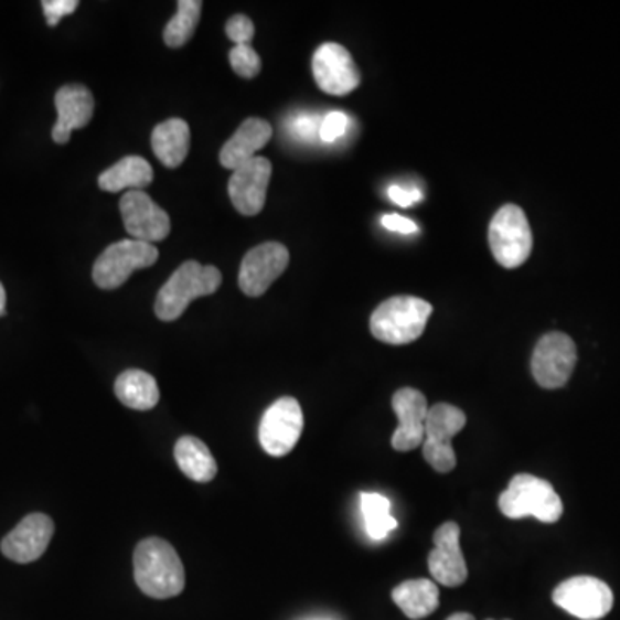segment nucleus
Segmentation results:
<instances>
[{"label": "nucleus", "instance_id": "f257e3e1", "mask_svg": "<svg viewBox=\"0 0 620 620\" xmlns=\"http://www.w3.org/2000/svg\"><path fill=\"white\" fill-rule=\"evenodd\" d=\"M135 581L147 597L168 600L185 589V567L171 543L147 538L133 554Z\"/></svg>", "mask_w": 620, "mask_h": 620}, {"label": "nucleus", "instance_id": "f03ea898", "mask_svg": "<svg viewBox=\"0 0 620 620\" xmlns=\"http://www.w3.org/2000/svg\"><path fill=\"white\" fill-rule=\"evenodd\" d=\"M223 284V275L214 266H202L196 260L181 264L165 281L156 299V316L161 321H177L193 300L216 293Z\"/></svg>", "mask_w": 620, "mask_h": 620}, {"label": "nucleus", "instance_id": "7ed1b4c3", "mask_svg": "<svg viewBox=\"0 0 620 620\" xmlns=\"http://www.w3.org/2000/svg\"><path fill=\"white\" fill-rule=\"evenodd\" d=\"M432 306L417 297H393L374 310L371 333L388 345H407L425 333Z\"/></svg>", "mask_w": 620, "mask_h": 620}, {"label": "nucleus", "instance_id": "20e7f679", "mask_svg": "<svg viewBox=\"0 0 620 620\" xmlns=\"http://www.w3.org/2000/svg\"><path fill=\"white\" fill-rule=\"evenodd\" d=\"M499 506L509 519L533 515L545 524L557 523L564 512L554 487L545 479L531 474L514 475L509 488L500 495Z\"/></svg>", "mask_w": 620, "mask_h": 620}, {"label": "nucleus", "instance_id": "39448f33", "mask_svg": "<svg viewBox=\"0 0 620 620\" xmlns=\"http://www.w3.org/2000/svg\"><path fill=\"white\" fill-rule=\"evenodd\" d=\"M490 248L496 263L506 269L523 266L533 250L530 221L519 205L506 204L490 223Z\"/></svg>", "mask_w": 620, "mask_h": 620}, {"label": "nucleus", "instance_id": "423d86ee", "mask_svg": "<svg viewBox=\"0 0 620 620\" xmlns=\"http://www.w3.org/2000/svg\"><path fill=\"white\" fill-rule=\"evenodd\" d=\"M159 250L152 244L138 239H121L109 245L94 264L95 285L103 290H116L128 281L138 269L158 263Z\"/></svg>", "mask_w": 620, "mask_h": 620}, {"label": "nucleus", "instance_id": "0eeeda50", "mask_svg": "<svg viewBox=\"0 0 620 620\" xmlns=\"http://www.w3.org/2000/svg\"><path fill=\"white\" fill-rule=\"evenodd\" d=\"M468 417L448 404H436L429 408L425 426V443L423 456L435 471L450 472L456 469L457 456L452 447V438L462 431Z\"/></svg>", "mask_w": 620, "mask_h": 620}, {"label": "nucleus", "instance_id": "6e6552de", "mask_svg": "<svg viewBox=\"0 0 620 620\" xmlns=\"http://www.w3.org/2000/svg\"><path fill=\"white\" fill-rule=\"evenodd\" d=\"M302 431V407L293 397H284L264 413L259 426V441L269 456L285 457L299 443Z\"/></svg>", "mask_w": 620, "mask_h": 620}, {"label": "nucleus", "instance_id": "1a4fd4ad", "mask_svg": "<svg viewBox=\"0 0 620 620\" xmlns=\"http://www.w3.org/2000/svg\"><path fill=\"white\" fill-rule=\"evenodd\" d=\"M577 362L576 343L564 333H548L534 349L531 371L542 388H562L569 382Z\"/></svg>", "mask_w": 620, "mask_h": 620}, {"label": "nucleus", "instance_id": "9d476101", "mask_svg": "<svg viewBox=\"0 0 620 620\" xmlns=\"http://www.w3.org/2000/svg\"><path fill=\"white\" fill-rule=\"evenodd\" d=\"M554 601L577 619L598 620L612 610L613 594L597 577L577 576L555 588Z\"/></svg>", "mask_w": 620, "mask_h": 620}, {"label": "nucleus", "instance_id": "9b49d317", "mask_svg": "<svg viewBox=\"0 0 620 620\" xmlns=\"http://www.w3.org/2000/svg\"><path fill=\"white\" fill-rule=\"evenodd\" d=\"M290 263V252L278 242L252 248L239 266L238 285L247 297L266 293Z\"/></svg>", "mask_w": 620, "mask_h": 620}, {"label": "nucleus", "instance_id": "f8f14e48", "mask_svg": "<svg viewBox=\"0 0 620 620\" xmlns=\"http://www.w3.org/2000/svg\"><path fill=\"white\" fill-rule=\"evenodd\" d=\"M312 73L322 92L336 97L352 94L361 85V72L354 57L342 45L322 44L312 57Z\"/></svg>", "mask_w": 620, "mask_h": 620}, {"label": "nucleus", "instance_id": "ddd939ff", "mask_svg": "<svg viewBox=\"0 0 620 620\" xmlns=\"http://www.w3.org/2000/svg\"><path fill=\"white\" fill-rule=\"evenodd\" d=\"M119 211L126 232L138 242H162L171 232L168 213L142 190L126 192L119 202Z\"/></svg>", "mask_w": 620, "mask_h": 620}, {"label": "nucleus", "instance_id": "4468645a", "mask_svg": "<svg viewBox=\"0 0 620 620\" xmlns=\"http://www.w3.org/2000/svg\"><path fill=\"white\" fill-rule=\"evenodd\" d=\"M272 164L269 159H250L233 171L228 193L236 211L244 216H257L266 205L267 186L271 181Z\"/></svg>", "mask_w": 620, "mask_h": 620}, {"label": "nucleus", "instance_id": "2eb2a0df", "mask_svg": "<svg viewBox=\"0 0 620 620\" xmlns=\"http://www.w3.org/2000/svg\"><path fill=\"white\" fill-rule=\"evenodd\" d=\"M393 410L398 417L397 431L393 432L392 447L397 452H410L425 443L426 417L429 408L419 389L402 388L393 395Z\"/></svg>", "mask_w": 620, "mask_h": 620}, {"label": "nucleus", "instance_id": "dca6fc26", "mask_svg": "<svg viewBox=\"0 0 620 620\" xmlns=\"http://www.w3.org/2000/svg\"><path fill=\"white\" fill-rule=\"evenodd\" d=\"M54 536V523L45 514H30L0 543L2 554L18 564H32L45 554Z\"/></svg>", "mask_w": 620, "mask_h": 620}, {"label": "nucleus", "instance_id": "f3484780", "mask_svg": "<svg viewBox=\"0 0 620 620\" xmlns=\"http://www.w3.org/2000/svg\"><path fill=\"white\" fill-rule=\"evenodd\" d=\"M429 570L436 582L456 588L468 579V566L460 549V527L457 523H445L435 533V548L428 558Z\"/></svg>", "mask_w": 620, "mask_h": 620}, {"label": "nucleus", "instance_id": "a211bd4d", "mask_svg": "<svg viewBox=\"0 0 620 620\" xmlns=\"http://www.w3.org/2000/svg\"><path fill=\"white\" fill-rule=\"evenodd\" d=\"M57 121L52 128V140L60 146L70 142L72 133L90 122L95 100L92 92L83 85H66L55 94Z\"/></svg>", "mask_w": 620, "mask_h": 620}, {"label": "nucleus", "instance_id": "6ab92c4d", "mask_svg": "<svg viewBox=\"0 0 620 620\" xmlns=\"http://www.w3.org/2000/svg\"><path fill=\"white\" fill-rule=\"evenodd\" d=\"M272 126L260 118H248L242 122L228 142L221 149L220 161L226 169L235 171L250 159L271 140Z\"/></svg>", "mask_w": 620, "mask_h": 620}, {"label": "nucleus", "instance_id": "aec40b11", "mask_svg": "<svg viewBox=\"0 0 620 620\" xmlns=\"http://www.w3.org/2000/svg\"><path fill=\"white\" fill-rule=\"evenodd\" d=\"M152 150L165 168L183 164L190 150V126L180 118H171L153 128Z\"/></svg>", "mask_w": 620, "mask_h": 620}, {"label": "nucleus", "instance_id": "412c9836", "mask_svg": "<svg viewBox=\"0 0 620 620\" xmlns=\"http://www.w3.org/2000/svg\"><path fill=\"white\" fill-rule=\"evenodd\" d=\"M174 460L181 472L195 483H209L216 478V459L207 445L195 436H181L174 445Z\"/></svg>", "mask_w": 620, "mask_h": 620}, {"label": "nucleus", "instance_id": "4be33fe9", "mask_svg": "<svg viewBox=\"0 0 620 620\" xmlns=\"http://www.w3.org/2000/svg\"><path fill=\"white\" fill-rule=\"evenodd\" d=\"M153 180L152 165L140 156H128L116 162L113 168L106 169L98 177V186L104 192L118 193L122 190H143Z\"/></svg>", "mask_w": 620, "mask_h": 620}, {"label": "nucleus", "instance_id": "5701e85b", "mask_svg": "<svg viewBox=\"0 0 620 620\" xmlns=\"http://www.w3.org/2000/svg\"><path fill=\"white\" fill-rule=\"evenodd\" d=\"M393 601L408 619L419 620L431 616L440 605V591L429 579L402 582L393 589Z\"/></svg>", "mask_w": 620, "mask_h": 620}, {"label": "nucleus", "instance_id": "b1692460", "mask_svg": "<svg viewBox=\"0 0 620 620\" xmlns=\"http://www.w3.org/2000/svg\"><path fill=\"white\" fill-rule=\"evenodd\" d=\"M115 392L122 405L135 410H150L161 398L156 377L140 370H128L119 374Z\"/></svg>", "mask_w": 620, "mask_h": 620}, {"label": "nucleus", "instance_id": "393cba45", "mask_svg": "<svg viewBox=\"0 0 620 620\" xmlns=\"http://www.w3.org/2000/svg\"><path fill=\"white\" fill-rule=\"evenodd\" d=\"M201 0H180L173 20L164 28V42L168 47L180 49L189 44L195 33L196 24L201 21Z\"/></svg>", "mask_w": 620, "mask_h": 620}, {"label": "nucleus", "instance_id": "a878e982", "mask_svg": "<svg viewBox=\"0 0 620 620\" xmlns=\"http://www.w3.org/2000/svg\"><path fill=\"white\" fill-rule=\"evenodd\" d=\"M362 514H364L365 530L373 539H385L395 527L397 519L389 515V500L377 493H362Z\"/></svg>", "mask_w": 620, "mask_h": 620}, {"label": "nucleus", "instance_id": "bb28decb", "mask_svg": "<svg viewBox=\"0 0 620 620\" xmlns=\"http://www.w3.org/2000/svg\"><path fill=\"white\" fill-rule=\"evenodd\" d=\"M229 64L236 75L247 79L256 78L263 70V61L252 45H235L229 51Z\"/></svg>", "mask_w": 620, "mask_h": 620}, {"label": "nucleus", "instance_id": "cd10ccee", "mask_svg": "<svg viewBox=\"0 0 620 620\" xmlns=\"http://www.w3.org/2000/svg\"><path fill=\"white\" fill-rule=\"evenodd\" d=\"M254 33H256V28H254L250 18L245 17V14H235L226 23V35L235 45H250Z\"/></svg>", "mask_w": 620, "mask_h": 620}, {"label": "nucleus", "instance_id": "c85d7f7f", "mask_svg": "<svg viewBox=\"0 0 620 620\" xmlns=\"http://www.w3.org/2000/svg\"><path fill=\"white\" fill-rule=\"evenodd\" d=\"M346 116L343 113H330L327 118L322 119L321 126H319V138H321L322 142L331 143L338 138L342 137L346 130Z\"/></svg>", "mask_w": 620, "mask_h": 620}, {"label": "nucleus", "instance_id": "c756f323", "mask_svg": "<svg viewBox=\"0 0 620 620\" xmlns=\"http://www.w3.org/2000/svg\"><path fill=\"white\" fill-rule=\"evenodd\" d=\"M78 6V0H44L42 2L49 26H57L60 21L67 14H73Z\"/></svg>", "mask_w": 620, "mask_h": 620}, {"label": "nucleus", "instance_id": "7c9ffc66", "mask_svg": "<svg viewBox=\"0 0 620 620\" xmlns=\"http://www.w3.org/2000/svg\"><path fill=\"white\" fill-rule=\"evenodd\" d=\"M389 199H392L395 204L400 205V207H410V205L416 204V202L423 201V193L419 190H407L402 189V186L393 185L388 190Z\"/></svg>", "mask_w": 620, "mask_h": 620}, {"label": "nucleus", "instance_id": "2f4dec72", "mask_svg": "<svg viewBox=\"0 0 620 620\" xmlns=\"http://www.w3.org/2000/svg\"><path fill=\"white\" fill-rule=\"evenodd\" d=\"M383 226L389 229V232L405 233V235L417 232V226L414 221L397 216V214H389V216L383 217Z\"/></svg>", "mask_w": 620, "mask_h": 620}, {"label": "nucleus", "instance_id": "473e14b6", "mask_svg": "<svg viewBox=\"0 0 620 620\" xmlns=\"http://www.w3.org/2000/svg\"><path fill=\"white\" fill-rule=\"evenodd\" d=\"M319 126L321 122L318 119L310 118V116H303V118L297 119L295 122L293 131L302 138H312L319 135Z\"/></svg>", "mask_w": 620, "mask_h": 620}, {"label": "nucleus", "instance_id": "72a5a7b5", "mask_svg": "<svg viewBox=\"0 0 620 620\" xmlns=\"http://www.w3.org/2000/svg\"><path fill=\"white\" fill-rule=\"evenodd\" d=\"M6 314V290L0 284V318Z\"/></svg>", "mask_w": 620, "mask_h": 620}, {"label": "nucleus", "instance_id": "f704fd0d", "mask_svg": "<svg viewBox=\"0 0 620 620\" xmlns=\"http://www.w3.org/2000/svg\"><path fill=\"white\" fill-rule=\"evenodd\" d=\"M447 620H475L471 613H453V616L448 617Z\"/></svg>", "mask_w": 620, "mask_h": 620}]
</instances>
